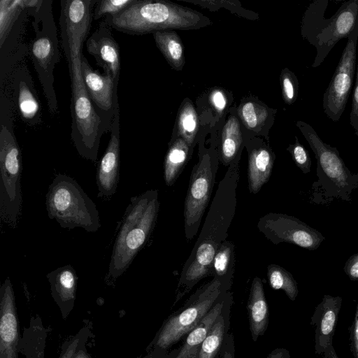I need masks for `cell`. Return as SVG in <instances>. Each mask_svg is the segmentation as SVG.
<instances>
[{"label": "cell", "mask_w": 358, "mask_h": 358, "mask_svg": "<svg viewBox=\"0 0 358 358\" xmlns=\"http://www.w3.org/2000/svg\"><path fill=\"white\" fill-rule=\"evenodd\" d=\"M73 358H90V356L85 351L80 350L75 353Z\"/></svg>", "instance_id": "cell-44"}, {"label": "cell", "mask_w": 358, "mask_h": 358, "mask_svg": "<svg viewBox=\"0 0 358 358\" xmlns=\"http://www.w3.org/2000/svg\"><path fill=\"white\" fill-rule=\"evenodd\" d=\"M136 0H99L96 3L94 10V19L99 20L104 16H115L128 7Z\"/></svg>", "instance_id": "cell-33"}, {"label": "cell", "mask_w": 358, "mask_h": 358, "mask_svg": "<svg viewBox=\"0 0 358 358\" xmlns=\"http://www.w3.org/2000/svg\"><path fill=\"white\" fill-rule=\"evenodd\" d=\"M343 269L351 280H358V253L349 257Z\"/></svg>", "instance_id": "cell-39"}, {"label": "cell", "mask_w": 358, "mask_h": 358, "mask_svg": "<svg viewBox=\"0 0 358 358\" xmlns=\"http://www.w3.org/2000/svg\"><path fill=\"white\" fill-rule=\"evenodd\" d=\"M295 143L290 145L287 149L292 157L296 165L304 173H308L310 171L311 159L308 151L300 143L297 137H295Z\"/></svg>", "instance_id": "cell-35"}, {"label": "cell", "mask_w": 358, "mask_h": 358, "mask_svg": "<svg viewBox=\"0 0 358 358\" xmlns=\"http://www.w3.org/2000/svg\"><path fill=\"white\" fill-rule=\"evenodd\" d=\"M238 178L237 166L231 165L218 185L203 228L182 271L178 288L182 294L211 274L214 257L227 241L235 213Z\"/></svg>", "instance_id": "cell-1"}, {"label": "cell", "mask_w": 358, "mask_h": 358, "mask_svg": "<svg viewBox=\"0 0 358 358\" xmlns=\"http://www.w3.org/2000/svg\"><path fill=\"white\" fill-rule=\"evenodd\" d=\"M241 116L245 125L252 129L262 124L267 117V111L253 102H246L240 110Z\"/></svg>", "instance_id": "cell-34"}, {"label": "cell", "mask_w": 358, "mask_h": 358, "mask_svg": "<svg viewBox=\"0 0 358 358\" xmlns=\"http://www.w3.org/2000/svg\"><path fill=\"white\" fill-rule=\"evenodd\" d=\"M347 38V43L322 99L324 113L335 122L339 120L345 110L353 85L357 59L358 23Z\"/></svg>", "instance_id": "cell-11"}, {"label": "cell", "mask_w": 358, "mask_h": 358, "mask_svg": "<svg viewBox=\"0 0 358 358\" xmlns=\"http://www.w3.org/2000/svg\"><path fill=\"white\" fill-rule=\"evenodd\" d=\"M45 199L49 218L56 220L62 228L80 227L96 232L101 227L96 204L71 177L57 174Z\"/></svg>", "instance_id": "cell-5"}, {"label": "cell", "mask_w": 358, "mask_h": 358, "mask_svg": "<svg viewBox=\"0 0 358 358\" xmlns=\"http://www.w3.org/2000/svg\"><path fill=\"white\" fill-rule=\"evenodd\" d=\"M213 170L210 158L205 155L192 170L185 201L184 217L186 238L196 234L212 192Z\"/></svg>", "instance_id": "cell-14"}, {"label": "cell", "mask_w": 358, "mask_h": 358, "mask_svg": "<svg viewBox=\"0 0 358 358\" xmlns=\"http://www.w3.org/2000/svg\"><path fill=\"white\" fill-rule=\"evenodd\" d=\"M224 321L220 315L203 341L198 358H214L218 352L224 337Z\"/></svg>", "instance_id": "cell-31"}, {"label": "cell", "mask_w": 358, "mask_h": 358, "mask_svg": "<svg viewBox=\"0 0 358 358\" xmlns=\"http://www.w3.org/2000/svg\"><path fill=\"white\" fill-rule=\"evenodd\" d=\"M223 303H217L200 323L189 332L186 341L176 358H198L201 345L217 318L221 315Z\"/></svg>", "instance_id": "cell-22"}, {"label": "cell", "mask_w": 358, "mask_h": 358, "mask_svg": "<svg viewBox=\"0 0 358 358\" xmlns=\"http://www.w3.org/2000/svg\"><path fill=\"white\" fill-rule=\"evenodd\" d=\"M328 3V0L311 2L302 19L301 34L316 49L313 68L320 66L335 45L348 38L358 23V0L343 2L330 18H326Z\"/></svg>", "instance_id": "cell-4"}, {"label": "cell", "mask_w": 358, "mask_h": 358, "mask_svg": "<svg viewBox=\"0 0 358 358\" xmlns=\"http://www.w3.org/2000/svg\"><path fill=\"white\" fill-rule=\"evenodd\" d=\"M324 358H339L337 355L335 349L333 347V345L327 347L324 350Z\"/></svg>", "instance_id": "cell-43"}, {"label": "cell", "mask_w": 358, "mask_h": 358, "mask_svg": "<svg viewBox=\"0 0 358 358\" xmlns=\"http://www.w3.org/2000/svg\"><path fill=\"white\" fill-rule=\"evenodd\" d=\"M250 329L252 338L256 341L264 334L268 323V308L262 280L254 278L247 304Z\"/></svg>", "instance_id": "cell-21"}, {"label": "cell", "mask_w": 358, "mask_h": 358, "mask_svg": "<svg viewBox=\"0 0 358 358\" xmlns=\"http://www.w3.org/2000/svg\"><path fill=\"white\" fill-rule=\"evenodd\" d=\"M357 62L356 80L352 94V103L351 112L350 114V122L352 129L355 130V134L358 138V52Z\"/></svg>", "instance_id": "cell-37"}, {"label": "cell", "mask_w": 358, "mask_h": 358, "mask_svg": "<svg viewBox=\"0 0 358 358\" xmlns=\"http://www.w3.org/2000/svg\"><path fill=\"white\" fill-rule=\"evenodd\" d=\"M296 125L315 153L318 177L324 176L325 181L330 182L337 193L347 200L358 181L345 166L337 148L324 143L309 124L298 121Z\"/></svg>", "instance_id": "cell-12"}, {"label": "cell", "mask_w": 358, "mask_h": 358, "mask_svg": "<svg viewBox=\"0 0 358 358\" xmlns=\"http://www.w3.org/2000/svg\"><path fill=\"white\" fill-rule=\"evenodd\" d=\"M178 123L180 135L187 145H191L198 128L197 115L191 103L186 102L181 108Z\"/></svg>", "instance_id": "cell-32"}, {"label": "cell", "mask_w": 358, "mask_h": 358, "mask_svg": "<svg viewBox=\"0 0 358 358\" xmlns=\"http://www.w3.org/2000/svg\"><path fill=\"white\" fill-rule=\"evenodd\" d=\"M13 92L17 112L29 125L41 121V107L31 76L26 66L18 68L13 74Z\"/></svg>", "instance_id": "cell-20"}, {"label": "cell", "mask_w": 358, "mask_h": 358, "mask_svg": "<svg viewBox=\"0 0 358 358\" xmlns=\"http://www.w3.org/2000/svg\"><path fill=\"white\" fill-rule=\"evenodd\" d=\"M350 349L355 358H358V302L354 320L350 329Z\"/></svg>", "instance_id": "cell-38"}, {"label": "cell", "mask_w": 358, "mask_h": 358, "mask_svg": "<svg viewBox=\"0 0 358 358\" xmlns=\"http://www.w3.org/2000/svg\"><path fill=\"white\" fill-rule=\"evenodd\" d=\"M342 301L341 296L325 294L314 310L310 324L315 329V353L317 355H323L326 348L333 345Z\"/></svg>", "instance_id": "cell-19"}, {"label": "cell", "mask_w": 358, "mask_h": 358, "mask_svg": "<svg viewBox=\"0 0 358 358\" xmlns=\"http://www.w3.org/2000/svg\"><path fill=\"white\" fill-rule=\"evenodd\" d=\"M104 20L111 28L131 35L171 29H195L211 24L201 13L164 1L136 0L131 6Z\"/></svg>", "instance_id": "cell-2"}, {"label": "cell", "mask_w": 358, "mask_h": 358, "mask_svg": "<svg viewBox=\"0 0 358 358\" xmlns=\"http://www.w3.org/2000/svg\"><path fill=\"white\" fill-rule=\"evenodd\" d=\"M273 165V158L265 148L254 150L248 160V186L250 192L257 194L268 180Z\"/></svg>", "instance_id": "cell-24"}, {"label": "cell", "mask_w": 358, "mask_h": 358, "mask_svg": "<svg viewBox=\"0 0 358 358\" xmlns=\"http://www.w3.org/2000/svg\"><path fill=\"white\" fill-rule=\"evenodd\" d=\"M119 110L112 126L110 138L97 167L96 180L99 197L113 196L117 187L120 176Z\"/></svg>", "instance_id": "cell-18"}, {"label": "cell", "mask_w": 358, "mask_h": 358, "mask_svg": "<svg viewBox=\"0 0 358 358\" xmlns=\"http://www.w3.org/2000/svg\"><path fill=\"white\" fill-rule=\"evenodd\" d=\"M233 243L225 241L218 248L213 259L211 274L222 283L229 282L233 278L234 263Z\"/></svg>", "instance_id": "cell-27"}, {"label": "cell", "mask_w": 358, "mask_h": 358, "mask_svg": "<svg viewBox=\"0 0 358 358\" xmlns=\"http://www.w3.org/2000/svg\"><path fill=\"white\" fill-rule=\"evenodd\" d=\"M156 45L175 70L182 69L185 59L182 44L179 36L173 31H159L153 34Z\"/></svg>", "instance_id": "cell-25"}, {"label": "cell", "mask_w": 358, "mask_h": 358, "mask_svg": "<svg viewBox=\"0 0 358 358\" xmlns=\"http://www.w3.org/2000/svg\"><path fill=\"white\" fill-rule=\"evenodd\" d=\"M55 300L62 303L73 302L78 283V276L69 264L61 266L47 275Z\"/></svg>", "instance_id": "cell-23"}, {"label": "cell", "mask_w": 358, "mask_h": 358, "mask_svg": "<svg viewBox=\"0 0 358 358\" xmlns=\"http://www.w3.org/2000/svg\"><path fill=\"white\" fill-rule=\"evenodd\" d=\"M282 95L286 103H293L297 96L298 83L295 76L285 69L281 76Z\"/></svg>", "instance_id": "cell-36"}, {"label": "cell", "mask_w": 358, "mask_h": 358, "mask_svg": "<svg viewBox=\"0 0 358 358\" xmlns=\"http://www.w3.org/2000/svg\"><path fill=\"white\" fill-rule=\"evenodd\" d=\"M267 278L273 289H282L290 300L296 299L299 293L298 285L289 271L279 265L270 264L267 268Z\"/></svg>", "instance_id": "cell-29"}, {"label": "cell", "mask_w": 358, "mask_h": 358, "mask_svg": "<svg viewBox=\"0 0 358 358\" xmlns=\"http://www.w3.org/2000/svg\"><path fill=\"white\" fill-rule=\"evenodd\" d=\"M159 207L157 190L131 198L113 248L108 267L110 278L121 275L145 245L155 227Z\"/></svg>", "instance_id": "cell-3"}, {"label": "cell", "mask_w": 358, "mask_h": 358, "mask_svg": "<svg viewBox=\"0 0 358 358\" xmlns=\"http://www.w3.org/2000/svg\"><path fill=\"white\" fill-rule=\"evenodd\" d=\"M94 0H62L59 17L62 47L68 62L71 93L85 87L81 74L82 48L90 30Z\"/></svg>", "instance_id": "cell-6"}, {"label": "cell", "mask_w": 358, "mask_h": 358, "mask_svg": "<svg viewBox=\"0 0 358 358\" xmlns=\"http://www.w3.org/2000/svg\"><path fill=\"white\" fill-rule=\"evenodd\" d=\"M78 340L73 341L64 350L59 358H73L78 347Z\"/></svg>", "instance_id": "cell-41"}, {"label": "cell", "mask_w": 358, "mask_h": 358, "mask_svg": "<svg viewBox=\"0 0 358 358\" xmlns=\"http://www.w3.org/2000/svg\"><path fill=\"white\" fill-rule=\"evenodd\" d=\"M50 6H43L42 10L34 16V22H41V28L34 26L35 38L31 41L29 52L33 64L42 85L50 112L53 115L57 111V100L54 89L53 71L60 59L59 41Z\"/></svg>", "instance_id": "cell-8"}, {"label": "cell", "mask_w": 358, "mask_h": 358, "mask_svg": "<svg viewBox=\"0 0 358 358\" xmlns=\"http://www.w3.org/2000/svg\"><path fill=\"white\" fill-rule=\"evenodd\" d=\"M149 358H152V357H149Z\"/></svg>", "instance_id": "cell-46"}, {"label": "cell", "mask_w": 358, "mask_h": 358, "mask_svg": "<svg viewBox=\"0 0 358 358\" xmlns=\"http://www.w3.org/2000/svg\"><path fill=\"white\" fill-rule=\"evenodd\" d=\"M81 74L86 92L96 110L113 123L119 110L117 86L109 74H101L94 70L83 55L81 57Z\"/></svg>", "instance_id": "cell-15"}, {"label": "cell", "mask_w": 358, "mask_h": 358, "mask_svg": "<svg viewBox=\"0 0 358 358\" xmlns=\"http://www.w3.org/2000/svg\"><path fill=\"white\" fill-rule=\"evenodd\" d=\"M24 10L20 0H1L0 1V46L4 45L11 28Z\"/></svg>", "instance_id": "cell-30"}, {"label": "cell", "mask_w": 358, "mask_h": 358, "mask_svg": "<svg viewBox=\"0 0 358 358\" xmlns=\"http://www.w3.org/2000/svg\"><path fill=\"white\" fill-rule=\"evenodd\" d=\"M110 25L103 20L87 38L86 48L103 73L109 74L118 85L120 71V47L114 38Z\"/></svg>", "instance_id": "cell-16"}, {"label": "cell", "mask_w": 358, "mask_h": 358, "mask_svg": "<svg viewBox=\"0 0 358 358\" xmlns=\"http://www.w3.org/2000/svg\"><path fill=\"white\" fill-rule=\"evenodd\" d=\"M224 358H231L228 354H225Z\"/></svg>", "instance_id": "cell-45"}, {"label": "cell", "mask_w": 358, "mask_h": 358, "mask_svg": "<svg viewBox=\"0 0 358 358\" xmlns=\"http://www.w3.org/2000/svg\"><path fill=\"white\" fill-rule=\"evenodd\" d=\"M188 145L178 138L169 147L164 161V178L166 185L171 186L182 171L187 159Z\"/></svg>", "instance_id": "cell-26"}, {"label": "cell", "mask_w": 358, "mask_h": 358, "mask_svg": "<svg viewBox=\"0 0 358 358\" xmlns=\"http://www.w3.org/2000/svg\"><path fill=\"white\" fill-rule=\"evenodd\" d=\"M0 358H17L18 321L9 278L0 288Z\"/></svg>", "instance_id": "cell-17"}, {"label": "cell", "mask_w": 358, "mask_h": 358, "mask_svg": "<svg viewBox=\"0 0 358 358\" xmlns=\"http://www.w3.org/2000/svg\"><path fill=\"white\" fill-rule=\"evenodd\" d=\"M22 155L10 129L1 125L0 131V218L10 227L17 225L21 213L20 178Z\"/></svg>", "instance_id": "cell-7"}, {"label": "cell", "mask_w": 358, "mask_h": 358, "mask_svg": "<svg viewBox=\"0 0 358 358\" xmlns=\"http://www.w3.org/2000/svg\"><path fill=\"white\" fill-rule=\"evenodd\" d=\"M221 290L222 283L215 277L198 289L188 306L171 316L165 323L157 345L164 349L170 348L185 334L192 331L212 308Z\"/></svg>", "instance_id": "cell-10"}, {"label": "cell", "mask_w": 358, "mask_h": 358, "mask_svg": "<svg viewBox=\"0 0 358 358\" xmlns=\"http://www.w3.org/2000/svg\"><path fill=\"white\" fill-rule=\"evenodd\" d=\"M241 141L239 122L232 116L226 122L222 136V157L224 164L228 165L234 159Z\"/></svg>", "instance_id": "cell-28"}, {"label": "cell", "mask_w": 358, "mask_h": 358, "mask_svg": "<svg viewBox=\"0 0 358 358\" xmlns=\"http://www.w3.org/2000/svg\"><path fill=\"white\" fill-rule=\"evenodd\" d=\"M210 101L218 112H222L227 103L224 94L219 90H214L211 93Z\"/></svg>", "instance_id": "cell-40"}, {"label": "cell", "mask_w": 358, "mask_h": 358, "mask_svg": "<svg viewBox=\"0 0 358 358\" xmlns=\"http://www.w3.org/2000/svg\"><path fill=\"white\" fill-rule=\"evenodd\" d=\"M71 112L72 141L82 157L94 162L101 136L113 123L96 110L85 87L71 93Z\"/></svg>", "instance_id": "cell-9"}, {"label": "cell", "mask_w": 358, "mask_h": 358, "mask_svg": "<svg viewBox=\"0 0 358 358\" xmlns=\"http://www.w3.org/2000/svg\"><path fill=\"white\" fill-rule=\"evenodd\" d=\"M257 227L274 244L288 243L315 250L324 240V236L315 229L295 217L282 213L264 215Z\"/></svg>", "instance_id": "cell-13"}, {"label": "cell", "mask_w": 358, "mask_h": 358, "mask_svg": "<svg viewBox=\"0 0 358 358\" xmlns=\"http://www.w3.org/2000/svg\"><path fill=\"white\" fill-rule=\"evenodd\" d=\"M266 358H290V355L285 348H276L269 353Z\"/></svg>", "instance_id": "cell-42"}]
</instances>
